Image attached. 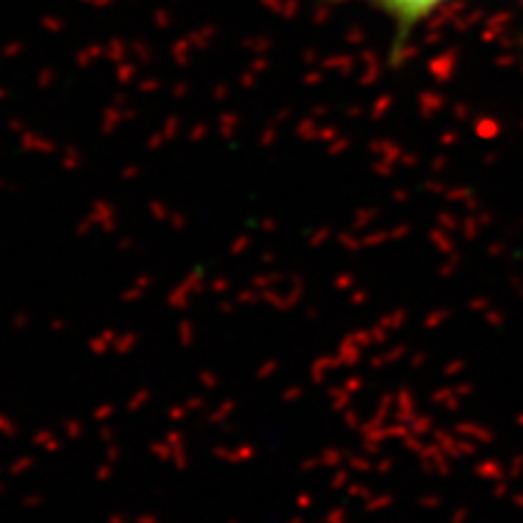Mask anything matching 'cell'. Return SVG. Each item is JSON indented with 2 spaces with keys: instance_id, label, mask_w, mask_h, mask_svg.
I'll return each instance as SVG.
<instances>
[{
  "instance_id": "6da1fadb",
  "label": "cell",
  "mask_w": 523,
  "mask_h": 523,
  "mask_svg": "<svg viewBox=\"0 0 523 523\" xmlns=\"http://www.w3.org/2000/svg\"><path fill=\"white\" fill-rule=\"evenodd\" d=\"M335 3H366L381 10L395 25V44L402 47L405 39L415 32V27L422 25L448 0H335Z\"/></svg>"
}]
</instances>
